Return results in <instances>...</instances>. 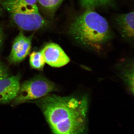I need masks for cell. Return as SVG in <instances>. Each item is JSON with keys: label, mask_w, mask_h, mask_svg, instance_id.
I'll return each instance as SVG.
<instances>
[{"label": "cell", "mask_w": 134, "mask_h": 134, "mask_svg": "<svg viewBox=\"0 0 134 134\" xmlns=\"http://www.w3.org/2000/svg\"><path fill=\"white\" fill-rule=\"evenodd\" d=\"M53 134H86V97L47 95L36 101Z\"/></svg>", "instance_id": "cell-1"}, {"label": "cell", "mask_w": 134, "mask_h": 134, "mask_svg": "<svg viewBox=\"0 0 134 134\" xmlns=\"http://www.w3.org/2000/svg\"><path fill=\"white\" fill-rule=\"evenodd\" d=\"M68 32L80 46L97 52L103 49L113 37L106 20L92 9H86L76 17Z\"/></svg>", "instance_id": "cell-2"}, {"label": "cell", "mask_w": 134, "mask_h": 134, "mask_svg": "<svg viewBox=\"0 0 134 134\" xmlns=\"http://www.w3.org/2000/svg\"><path fill=\"white\" fill-rule=\"evenodd\" d=\"M0 4L21 29L35 31L46 27L50 24V21L40 14L36 4H28L23 0H0Z\"/></svg>", "instance_id": "cell-3"}, {"label": "cell", "mask_w": 134, "mask_h": 134, "mask_svg": "<svg viewBox=\"0 0 134 134\" xmlns=\"http://www.w3.org/2000/svg\"><path fill=\"white\" fill-rule=\"evenodd\" d=\"M57 88L55 84L41 76H37L23 83L14 100V104H20L31 100L44 97Z\"/></svg>", "instance_id": "cell-4"}, {"label": "cell", "mask_w": 134, "mask_h": 134, "mask_svg": "<svg viewBox=\"0 0 134 134\" xmlns=\"http://www.w3.org/2000/svg\"><path fill=\"white\" fill-rule=\"evenodd\" d=\"M33 35L26 36L22 31H20L13 42L11 52L8 57L10 63L15 64L21 62L29 54Z\"/></svg>", "instance_id": "cell-5"}, {"label": "cell", "mask_w": 134, "mask_h": 134, "mask_svg": "<svg viewBox=\"0 0 134 134\" xmlns=\"http://www.w3.org/2000/svg\"><path fill=\"white\" fill-rule=\"evenodd\" d=\"M45 62L54 68H60L69 62L70 59L58 45L50 43L41 51Z\"/></svg>", "instance_id": "cell-6"}, {"label": "cell", "mask_w": 134, "mask_h": 134, "mask_svg": "<svg viewBox=\"0 0 134 134\" xmlns=\"http://www.w3.org/2000/svg\"><path fill=\"white\" fill-rule=\"evenodd\" d=\"M20 79L16 75L0 80V103H8L16 98L20 88Z\"/></svg>", "instance_id": "cell-7"}, {"label": "cell", "mask_w": 134, "mask_h": 134, "mask_svg": "<svg viewBox=\"0 0 134 134\" xmlns=\"http://www.w3.org/2000/svg\"><path fill=\"white\" fill-rule=\"evenodd\" d=\"M117 29L122 37L131 42L134 40V13L119 14L115 20Z\"/></svg>", "instance_id": "cell-8"}, {"label": "cell", "mask_w": 134, "mask_h": 134, "mask_svg": "<svg viewBox=\"0 0 134 134\" xmlns=\"http://www.w3.org/2000/svg\"><path fill=\"white\" fill-rule=\"evenodd\" d=\"M64 0H38L40 7L45 14L50 18L54 16L57 10Z\"/></svg>", "instance_id": "cell-9"}, {"label": "cell", "mask_w": 134, "mask_h": 134, "mask_svg": "<svg viewBox=\"0 0 134 134\" xmlns=\"http://www.w3.org/2000/svg\"><path fill=\"white\" fill-rule=\"evenodd\" d=\"M122 66L120 75L132 93L134 91V66L131 62Z\"/></svg>", "instance_id": "cell-10"}, {"label": "cell", "mask_w": 134, "mask_h": 134, "mask_svg": "<svg viewBox=\"0 0 134 134\" xmlns=\"http://www.w3.org/2000/svg\"><path fill=\"white\" fill-rule=\"evenodd\" d=\"M113 0H80V5L86 9H92L111 4Z\"/></svg>", "instance_id": "cell-11"}, {"label": "cell", "mask_w": 134, "mask_h": 134, "mask_svg": "<svg viewBox=\"0 0 134 134\" xmlns=\"http://www.w3.org/2000/svg\"><path fill=\"white\" fill-rule=\"evenodd\" d=\"M30 63L32 68L38 70H42L46 62L41 51L33 52L30 55Z\"/></svg>", "instance_id": "cell-12"}, {"label": "cell", "mask_w": 134, "mask_h": 134, "mask_svg": "<svg viewBox=\"0 0 134 134\" xmlns=\"http://www.w3.org/2000/svg\"><path fill=\"white\" fill-rule=\"evenodd\" d=\"M9 76L7 68L0 60V80L8 77Z\"/></svg>", "instance_id": "cell-13"}, {"label": "cell", "mask_w": 134, "mask_h": 134, "mask_svg": "<svg viewBox=\"0 0 134 134\" xmlns=\"http://www.w3.org/2000/svg\"><path fill=\"white\" fill-rule=\"evenodd\" d=\"M4 40V34L2 27L0 26V49L2 46Z\"/></svg>", "instance_id": "cell-14"}, {"label": "cell", "mask_w": 134, "mask_h": 134, "mask_svg": "<svg viewBox=\"0 0 134 134\" xmlns=\"http://www.w3.org/2000/svg\"><path fill=\"white\" fill-rule=\"evenodd\" d=\"M28 4L32 5L36 4L38 0H23Z\"/></svg>", "instance_id": "cell-15"}, {"label": "cell", "mask_w": 134, "mask_h": 134, "mask_svg": "<svg viewBox=\"0 0 134 134\" xmlns=\"http://www.w3.org/2000/svg\"><path fill=\"white\" fill-rule=\"evenodd\" d=\"M0 5H1V4H0ZM1 6H0V15L1 14Z\"/></svg>", "instance_id": "cell-16"}]
</instances>
